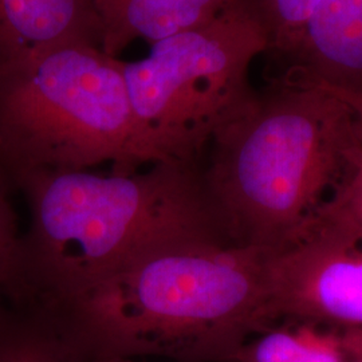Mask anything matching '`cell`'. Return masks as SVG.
Returning a JSON list of instances; mask_svg holds the SVG:
<instances>
[{"label": "cell", "mask_w": 362, "mask_h": 362, "mask_svg": "<svg viewBox=\"0 0 362 362\" xmlns=\"http://www.w3.org/2000/svg\"><path fill=\"white\" fill-rule=\"evenodd\" d=\"M15 188L30 214L19 254L23 303L61 302L168 247L236 246L204 161L133 173L38 172Z\"/></svg>", "instance_id": "6da1fadb"}, {"label": "cell", "mask_w": 362, "mask_h": 362, "mask_svg": "<svg viewBox=\"0 0 362 362\" xmlns=\"http://www.w3.org/2000/svg\"><path fill=\"white\" fill-rule=\"evenodd\" d=\"M270 254L257 247H168L47 306L94 360H233L248 337L275 322Z\"/></svg>", "instance_id": "7a4b0ae2"}, {"label": "cell", "mask_w": 362, "mask_h": 362, "mask_svg": "<svg viewBox=\"0 0 362 362\" xmlns=\"http://www.w3.org/2000/svg\"><path fill=\"white\" fill-rule=\"evenodd\" d=\"M361 140L356 113L330 91L284 82L254 91L204 163L233 243L276 251L297 240Z\"/></svg>", "instance_id": "3957f363"}, {"label": "cell", "mask_w": 362, "mask_h": 362, "mask_svg": "<svg viewBox=\"0 0 362 362\" xmlns=\"http://www.w3.org/2000/svg\"><path fill=\"white\" fill-rule=\"evenodd\" d=\"M105 163L115 173L146 165L122 61L78 43L0 65V164L13 185Z\"/></svg>", "instance_id": "277c9868"}, {"label": "cell", "mask_w": 362, "mask_h": 362, "mask_svg": "<svg viewBox=\"0 0 362 362\" xmlns=\"http://www.w3.org/2000/svg\"><path fill=\"white\" fill-rule=\"evenodd\" d=\"M266 52L262 30L238 4L204 26L156 42L146 58L124 62L146 165L203 163L216 132L254 94L248 70Z\"/></svg>", "instance_id": "5b68a950"}, {"label": "cell", "mask_w": 362, "mask_h": 362, "mask_svg": "<svg viewBox=\"0 0 362 362\" xmlns=\"http://www.w3.org/2000/svg\"><path fill=\"white\" fill-rule=\"evenodd\" d=\"M274 320L362 329V242L308 226L269 258Z\"/></svg>", "instance_id": "8992f818"}, {"label": "cell", "mask_w": 362, "mask_h": 362, "mask_svg": "<svg viewBox=\"0 0 362 362\" xmlns=\"http://www.w3.org/2000/svg\"><path fill=\"white\" fill-rule=\"evenodd\" d=\"M275 79L362 95V0H321L284 52Z\"/></svg>", "instance_id": "52a82bcc"}, {"label": "cell", "mask_w": 362, "mask_h": 362, "mask_svg": "<svg viewBox=\"0 0 362 362\" xmlns=\"http://www.w3.org/2000/svg\"><path fill=\"white\" fill-rule=\"evenodd\" d=\"M78 43L100 47L91 0H0V65Z\"/></svg>", "instance_id": "ba28073f"}, {"label": "cell", "mask_w": 362, "mask_h": 362, "mask_svg": "<svg viewBox=\"0 0 362 362\" xmlns=\"http://www.w3.org/2000/svg\"><path fill=\"white\" fill-rule=\"evenodd\" d=\"M100 26V47L110 57L143 39L158 40L204 26L239 0H91Z\"/></svg>", "instance_id": "9c48e42d"}, {"label": "cell", "mask_w": 362, "mask_h": 362, "mask_svg": "<svg viewBox=\"0 0 362 362\" xmlns=\"http://www.w3.org/2000/svg\"><path fill=\"white\" fill-rule=\"evenodd\" d=\"M62 317L39 302L0 300V362H93Z\"/></svg>", "instance_id": "30bf717a"}, {"label": "cell", "mask_w": 362, "mask_h": 362, "mask_svg": "<svg viewBox=\"0 0 362 362\" xmlns=\"http://www.w3.org/2000/svg\"><path fill=\"white\" fill-rule=\"evenodd\" d=\"M270 327L247 342L238 362H354L362 356V329L324 330L320 325Z\"/></svg>", "instance_id": "8fae6325"}, {"label": "cell", "mask_w": 362, "mask_h": 362, "mask_svg": "<svg viewBox=\"0 0 362 362\" xmlns=\"http://www.w3.org/2000/svg\"><path fill=\"white\" fill-rule=\"evenodd\" d=\"M308 226L362 242V140L350 149L341 179Z\"/></svg>", "instance_id": "7c38bea8"}, {"label": "cell", "mask_w": 362, "mask_h": 362, "mask_svg": "<svg viewBox=\"0 0 362 362\" xmlns=\"http://www.w3.org/2000/svg\"><path fill=\"white\" fill-rule=\"evenodd\" d=\"M321 0H239L267 40V52L281 54Z\"/></svg>", "instance_id": "4fadbf2b"}, {"label": "cell", "mask_w": 362, "mask_h": 362, "mask_svg": "<svg viewBox=\"0 0 362 362\" xmlns=\"http://www.w3.org/2000/svg\"><path fill=\"white\" fill-rule=\"evenodd\" d=\"M16 192L11 177L0 164V296L11 303L25 300L21 276V238L13 204Z\"/></svg>", "instance_id": "5bb4252c"}, {"label": "cell", "mask_w": 362, "mask_h": 362, "mask_svg": "<svg viewBox=\"0 0 362 362\" xmlns=\"http://www.w3.org/2000/svg\"><path fill=\"white\" fill-rule=\"evenodd\" d=\"M310 86H317V85H310ZM317 88L330 91L332 94H334L338 98H341L344 103L349 105L350 107L353 109V112L356 113L357 118H358V122H360L362 129V95L351 94V93H346V91L337 90V89L326 88V86H317Z\"/></svg>", "instance_id": "9a60e30c"}, {"label": "cell", "mask_w": 362, "mask_h": 362, "mask_svg": "<svg viewBox=\"0 0 362 362\" xmlns=\"http://www.w3.org/2000/svg\"><path fill=\"white\" fill-rule=\"evenodd\" d=\"M93 362H134L132 358H119V357H109V358H97Z\"/></svg>", "instance_id": "2e32d148"}, {"label": "cell", "mask_w": 362, "mask_h": 362, "mask_svg": "<svg viewBox=\"0 0 362 362\" xmlns=\"http://www.w3.org/2000/svg\"><path fill=\"white\" fill-rule=\"evenodd\" d=\"M354 362H362V356L360 357V358H357V360H356Z\"/></svg>", "instance_id": "e0dca14e"}, {"label": "cell", "mask_w": 362, "mask_h": 362, "mask_svg": "<svg viewBox=\"0 0 362 362\" xmlns=\"http://www.w3.org/2000/svg\"><path fill=\"white\" fill-rule=\"evenodd\" d=\"M1 299H3V297H1V296H0V300H1Z\"/></svg>", "instance_id": "ac0fdd59"}]
</instances>
